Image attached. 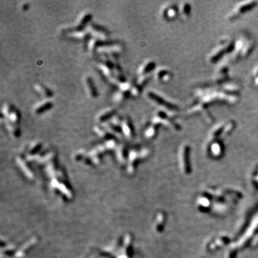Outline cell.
<instances>
[{
  "mask_svg": "<svg viewBox=\"0 0 258 258\" xmlns=\"http://www.w3.org/2000/svg\"><path fill=\"white\" fill-rule=\"evenodd\" d=\"M236 123L234 121L222 122L214 125L209 133L210 139H220L221 137L229 136L235 130Z\"/></svg>",
  "mask_w": 258,
  "mask_h": 258,
  "instance_id": "5b68a950",
  "label": "cell"
},
{
  "mask_svg": "<svg viewBox=\"0 0 258 258\" xmlns=\"http://www.w3.org/2000/svg\"><path fill=\"white\" fill-rule=\"evenodd\" d=\"M228 64V62L225 60L224 62H222L221 63L219 64L216 68L213 80L217 84H222L229 78V69Z\"/></svg>",
  "mask_w": 258,
  "mask_h": 258,
  "instance_id": "9c48e42d",
  "label": "cell"
},
{
  "mask_svg": "<svg viewBox=\"0 0 258 258\" xmlns=\"http://www.w3.org/2000/svg\"><path fill=\"white\" fill-rule=\"evenodd\" d=\"M107 41H103V40H100L99 39L96 38V37H91L90 39V40L88 41V42L86 44V47H87V50H88L89 53L91 56H94L97 54V50L98 49L103 45L105 42H106Z\"/></svg>",
  "mask_w": 258,
  "mask_h": 258,
  "instance_id": "ac0fdd59",
  "label": "cell"
},
{
  "mask_svg": "<svg viewBox=\"0 0 258 258\" xmlns=\"http://www.w3.org/2000/svg\"><path fill=\"white\" fill-rule=\"evenodd\" d=\"M53 105V102L49 99H44V100L37 103L34 105V108H33V112L36 115H41V114L50 111L51 108H52Z\"/></svg>",
  "mask_w": 258,
  "mask_h": 258,
  "instance_id": "2e32d148",
  "label": "cell"
},
{
  "mask_svg": "<svg viewBox=\"0 0 258 258\" xmlns=\"http://www.w3.org/2000/svg\"><path fill=\"white\" fill-rule=\"evenodd\" d=\"M191 11H192V6L190 2H182L178 5L179 15L184 20L189 19L191 15Z\"/></svg>",
  "mask_w": 258,
  "mask_h": 258,
  "instance_id": "603a6c76",
  "label": "cell"
},
{
  "mask_svg": "<svg viewBox=\"0 0 258 258\" xmlns=\"http://www.w3.org/2000/svg\"><path fill=\"white\" fill-rule=\"evenodd\" d=\"M143 89L141 88L140 87L137 86V85H133L132 86L131 89V91H130V94L132 97H137L140 96V94L141 93V91Z\"/></svg>",
  "mask_w": 258,
  "mask_h": 258,
  "instance_id": "f1b7e54d",
  "label": "cell"
},
{
  "mask_svg": "<svg viewBox=\"0 0 258 258\" xmlns=\"http://www.w3.org/2000/svg\"><path fill=\"white\" fill-rule=\"evenodd\" d=\"M86 29L88 30L93 37H96L103 41H108L109 39L110 32L106 28L101 25L91 22Z\"/></svg>",
  "mask_w": 258,
  "mask_h": 258,
  "instance_id": "ba28073f",
  "label": "cell"
},
{
  "mask_svg": "<svg viewBox=\"0 0 258 258\" xmlns=\"http://www.w3.org/2000/svg\"><path fill=\"white\" fill-rule=\"evenodd\" d=\"M42 146V143H40V142H36V143H32L28 150L29 154L28 157H30V158L34 157V156L41 150Z\"/></svg>",
  "mask_w": 258,
  "mask_h": 258,
  "instance_id": "83f0119b",
  "label": "cell"
},
{
  "mask_svg": "<svg viewBox=\"0 0 258 258\" xmlns=\"http://www.w3.org/2000/svg\"><path fill=\"white\" fill-rule=\"evenodd\" d=\"M252 76L254 79V83L256 86L258 87V64L254 68L252 71Z\"/></svg>",
  "mask_w": 258,
  "mask_h": 258,
  "instance_id": "f546056e",
  "label": "cell"
},
{
  "mask_svg": "<svg viewBox=\"0 0 258 258\" xmlns=\"http://www.w3.org/2000/svg\"><path fill=\"white\" fill-rule=\"evenodd\" d=\"M130 96V92L123 91V90L118 89L113 95V100L114 103L116 104H121V103H124Z\"/></svg>",
  "mask_w": 258,
  "mask_h": 258,
  "instance_id": "d4e9b609",
  "label": "cell"
},
{
  "mask_svg": "<svg viewBox=\"0 0 258 258\" xmlns=\"http://www.w3.org/2000/svg\"><path fill=\"white\" fill-rule=\"evenodd\" d=\"M1 121L9 133L12 134L16 133L19 129V111L13 105L5 103L2 108Z\"/></svg>",
  "mask_w": 258,
  "mask_h": 258,
  "instance_id": "6da1fadb",
  "label": "cell"
},
{
  "mask_svg": "<svg viewBox=\"0 0 258 258\" xmlns=\"http://www.w3.org/2000/svg\"><path fill=\"white\" fill-rule=\"evenodd\" d=\"M159 127V125L151 123V124H150L145 130L144 136L146 137V139H152L156 137L157 133H158Z\"/></svg>",
  "mask_w": 258,
  "mask_h": 258,
  "instance_id": "4316f807",
  "label": "cell"
},
{
  "mask_svg": "<svg viewBox=\"0 0 258 258\" xmlns=\"http://www.w3.org/2000/svg\"><path fill=\"white\" fill-rule=\"evenodd\" d=\"M254 47H255L254 40L251 38L246 37L245 38V45H244L243 50H242V58H246L247 57L249 56L252 52V50H253Z\"/></svg>",
  "mask_w": 258,
  "mask_h": 258,
  "instance_id": "484cf974",
  "label": "cell"
},
{
  "mask_svg": "<svg viewBox=\"0 0 258 258\" xmlns=\"http://www.w3.org/2000/svg\"><path fill=\"white\" fill-rule=\"evenodd\" d=\"M210 150L214 156H219L223 151V144L220 139H210Z\"/></svg>",
  "mask_w": 258,
  "mask_h": 258,
  "instance_id": "7402d4cb",
  "label": "cell"
},
{
  "mask_svg": "<svg viewBox=\"0 0 258 258\" xmlns=\"http://www.w3.org/2000/svg\"><path fill=\"white\" fill-rule=\"evenodd\" d=\"M33 88L35 90L36 93H38L40 96H42V97H44L46 99H49L53 96L52 91L49 88H47V86L42 84V83H35L33 86Z\"/></svg>",
  "mask_w": 258,
  "mask_h": 258,
  "instance_id": "44dd1931",
  "label": "cell"
},
{
  "mask_svg": "<svg viewBox=\"0 0 258 258\" xmlns=\"http://www.w3.org/2000/svg\"><path fill=\"white\" fill-rule=\"evenodd\" d=\"M257 5V2L255 1H243L240 2L235 6L231 9V12H229L227 18L228 20L233 21L240 17L247 12L253 9Z\"/></svg>",
  "mask_w": 258,
  "mask_h": 258,
  "instance_id": "8992f818",
  "label": "cell"
},
{
  "mask_svg": "<svg viewBox=\"0 0 258 258\" xmlns=\"http://www.w3.org/2000/svg\"><path fill=\"white\" fill-rule=\"evenodd\" d=\"M179 15L178 6L174 3H167L162 7L161 11V17L166 20H173Z\"/></svg>",
  "mask_w": 258,
  "mask_h": 258,
  "instance_id": "8fae6325",
  "label": "cell"
},
{
  "mask_svg": "<svg viewBox=\"0 0 258 258\" xmlns=\"http://www.w3.org/2000/svg\"><path fill=\"white\" fill-rule=\"evenodd\" d=\"M172 72L166 67H160L154 71L155 79L161 83H166L171 80Z\"/></svg>",
  "mask_w": 258,
  "mask_h": 258,
  "instance_id": "7c38bea8",
  "label": "cell"
},
{
  "mask_svg": "<svg viewBox=\"0 0 258 258\" xmlns=\"http://www.w3.org/2000/svg\"><path fill=\"white\" fill-rule=\"evenodd\" d=\"M123 51V45L117 42L107 41L97 50V54H101L104 56H110L118 58Z\"/></svg>",
  "mask_w": 258,
  "mask_h": 258,
  "instance_id": "52a82bcc",
  "label": "cell"
},
{
  "mask_svg": "<svg viewBox=\"0 0 258 258\" xmlns=\"http://www.w3.org/2000/svg\"><path fill=\"white\" fill-rule=\"evenodd\" d=\"M92 22V15L89 12H83L79 17L78 20H77L76 24L72 28L65 30L64 32L65 34L68 32H71L75 31H80V30H86L87 27L88 26L89 24Z\"/></svg>",
  "mask_w": 258,
  "mask_h": 258,
  "instance_id": "30bf717a",
  "label": "cell"
},
{
  "mask_svg": "<svg viewBox=\"0 0 258 258\" xmlns=\"http://www.w3.org/2000/svg\"><path fill=\"white\" fill-rule=\"evenodd\" d=\"M117 114V110L115 108H108L103 109L96 116V121L102 124L108 123L111 118Z\"/></svg>",
  "mask_w": 258,
  "mask_h": 258,
  "instance_id": "5bb4252c",
  "label": "cell"
},
{
  "mask_svg": "<svg viewBox=\"0 0 258 258\" xmlns=\"http://www.w3.org/2000/svg\"><path fill=\"white\" fill-rule=\"evenodd\" d=\"M174 117L165 111L159 110L153 115L151 123L157 124L159 126L164 125L174 131H179L181 129V125L176 121H175Z\"/></svg>",
  "mask_w": 258,
  "mask_h": 258,
  "instance_id": "277c9868",
  "label": "cell"
},
{
  "mask_svg": "<svg viewBox=\"0 0 258 258\" xmlns=\"http://www.w3.org/2000/svg\"><path fill=\"white\" fill-rule=\"evenodd\" d=\"M146 97L150 100L151 103L160 108V110L166 112L167 113L174 116L176 113L178 111V107L176 105L174 104L171 102L168 101L166 99L164 98L162 96H159L157 93L153 91H148L146 94Z\"/></svg>",
  "mask_w": 258,
  "mask_h": 258,
  "instance_id": "3957f363",
  "label": "cell"
},
{
  "mask_svg": "<svg viewBox=\"0 0 258 258\" xmlns=\"http://www.w3.org/2000/svg\"><path fill=\"white\" fill-rule=\"evenodd\" d=\"M85 86H86V89L87 90L88 94L89 95L90 97L92 98H97L98 97V90L96 88V84L93 81V78H90V76H87L84 80Z\"/></svg>",
  "mask_w": 258,
  "mask_h": 258,
  "instance_id": "ffe728a7",
  "label": "cell"
},
{
  "mask_svg": "<svg viewBox=\"0 0 258 258\" xmlns=\"http://www.w3.org/2000/svg\"><path fill=\"white\" fill-rule=\"evenodd\" d=\"M156 68V62L152 60H148L145 61L138 70L139 76H147L151 75L152 72L155 70Z\"/></svg>",
  "mask_w": 258,
  "mask_h": 258,
  "instance_id": "e0dca14e",
  "label": "cell"
},
{
  "mask_svg": "<svg viewBox=\"0 0 258 258\" xmlns=\"http://www.w3.org/2000/svg\"><path fill=\"white\" fill-rule=\"evenodd\" d=\"M29 8H30V4H29V3H27V2H25V3L22 4V9L23 11L28 10Z\"/></svg>",
  "mask_w": 258,
  "mask_h": 258,
  "instance_id": "4dcf8cb0",
  "label": "cell"
},
{
  "mask_svg": "<svg viewBox=\"0 0 258 258\" xmlns=\"http://www.w3.org/2000/svg\"><path fill=\"white\" fill-rule=\"evenodd\" d=\"M116 154L118 159L120 162L124 163L127 159V157L129 156V152L128 151V147L125 143H121L116 148Z\"/></svg>",
  "mask_w": 258,
  "mask_h": 258,
  "instance_id": "cb8c5ba5",
  "label": "cell"
},
{
  "mask_svg": "<svg viewBox=\"0 0 258 258\" xmlns=\"http://www.w3.org/2000/svg\"><path fill=\"white\" fill-rule=\"evenodd\" d=\"M93 131L99 137L106 139V141L110 140V139H116L115 136L111 133L108 128L104 125L103 126L101 124H97V125H95L93 128Z\"/></svg>",
  "mask_w": 258,
  "mask_h": 258,
  "instance_id": "d6986e66",
  "label": "cell"
},
{
  "mask_svg": "<svg viewBox=\"0 0 258 258\" xmlns=\"http://www.w3.org/2000/svg\"><path fill=\"white\" fill-rule=\"evenodd\" d=\"M235 41H233L230 38L221 40L218 45L214 47L212 51L209 54L207 58L208 62L210 63H215L217 61H220L227 54L231 53L235 47Z\"/></svg>",
  "mask_w": 258,
  "mask_h": 258,
  "instance_id": "7a4b0ae2",
  "label": "cell"
},
{
  "mask_svg": "<svg viewBox=\"0 0 258 258\" xmlns=\"http://www.w3.org/2000/svg\"><path fill=\"white\" fill-rule=\"evenodd\" d=\"M122 133L128 140H133L135 137V129L133 122L128 117H124L122 121Z\"/></svg>",
  "mask_w": 258,
  "mask_h": 258,
  "instance_id": "4fadbf2b",
  "label": "cell"
},
{
  "mask_svg": "<svg viewBox=\"0 0 258 258\" xmlns=\"http://www.w3.org/2000/svg\"><path fill=\"white\" fill-rule=\"evenodd\" d=\"M65 34H66L68 37H70V38L74 39V40H79V41H81L82 42L84 43L86 45L87 44V43L88 42V41L90 40V39L91 38V37H93L87 29H86V30H80V31H75V32H68V33H66Z\"/></svg>",
  "mask_w": 258,
  "mask_h": 258,
  "instance_id": "9a60e30c",
  "label": "cell"
}]
</instances>
